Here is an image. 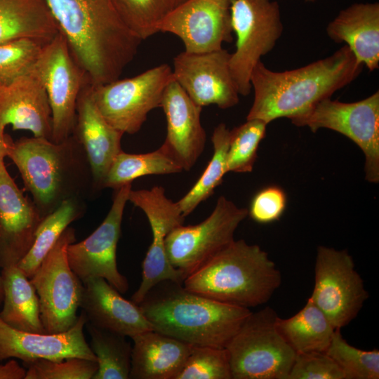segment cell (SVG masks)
<instances>
[{"instance_id": "cell-34", "label": "cell", "mask_w": 379, "mask_h": 379, "mask_svg": "<svg viewBox=\"0 0 379 379\" xmlns=\"http://www.w3.org/2000/svg\"><path fill=\"white\" fill-rule=\"evenodd\" d=\"M267 124L262 120L246 119L230 131L227 172L250 173L257 158L259 145L265 137Z\"/></svg>"}, {"instance_id": "cell-22", "label": "cell", "mask_w": 379, "mask_h": 379, "mask_svg": "<svg viewBox=\"0 0 379 379\" xmlns=\"http://www.w3.org/2000/svg\"><path fill=\"white\" fill-rule=\"evenodd\" d=\"M82 284L80 307L92 325L130 338L153 329L138 305L122 297L105 279L91 277Z\"/></svg>"}, {"instance_id": "cell-13", "label": "cell", "mask_w": 379, "mask_h": 379, "mask_svg": "<svg viewBox=\"0 0 379 379\" xmlns=\"http://www.w3.org/2000/svg\"><path fill=\"white\" fill-rule=\"evenodd\" d=\"M368 298L364 281L348 252L318 246L310 298L334 328L340 330L355 319Z\"/></svg>"}, {"instance_id": "cell-43", "label": "cell", "mask_w": 379, "mask_h": 379, "mask_svg": "<svg viewBox=\"0 0 379 379\" xmlns=\"http://www.w3.org/2000/svg\"><path fill=\"white\" fill-rule=\"evenodd\" d=\"M3 300H4V290H3L1 277L0 274V304L3 302Z\"/></svg>"}, {"instance_id": "cell-26", "label": "cell", "mask_w": 379, "mask_h": 379, "mask_svg": "<svg viewBox=\"0 0 379 379\" xmlns=\"http://www.w3.org/2000/svg\"><path fill=\"white\" fill-rule=\"evenodd\" d=\"M58 32L46 0H0V44L30 38L45 44Z\"/></svg>"}, {"instance_id": "cell-39", "label": "cell", "mask_w": 379, "mask_h": 379, "mask_svg": "<svg viewBox=\"0 0 379 379\" xmlns=\"http://www.w3.org/2000/svg\"><path fill=\"white\" fill-rule=\"evenodd\" d=\"M287 379H345L340 367L326 352L296 353Z\"/></svg>"}, {"instance_id": "cell-35", "label": "cell", "mask_w": 379, "mask_h": 379, "mask_svg": "<svg viewBox=\"0 0 379 379\" xmlns=\"http://www.w3.org/2000/svg\"><path fill=\"white\" fill-rule=\"evenodd\" d=\"M341 369L345 379H378L379 351L363 350L350 344L335 329L326 350Z\"/></svg>"}, {"instance_id": "cell-4", "label": "cell", "mask_w": 379, "mask_h": 379, "mask_svg": "<svg viewBox=\"0 0 379 379\" xmlns=\"http://www.w3.org/2000/svg\"><path fill=\"white\" fill-rule=\"evenodd\" d=\"M42 218L66 200H83L95 191L84 147L72 134L56 143L33 136L14 141L8 154Z\"/></svg>"}, {"instance_id": "cell-19", "label": "cell", "mask_w": 379, "mask_h": 379, "mask_svg": "<svg viewBox=\"0 0 379 379\" xmlns=\"http://www.w3.org/2000/svg\"><path fill=\"white\" fill-rule=\"evenodd\" d=\"M87 321L82 311L71 328L63 333L48 334L15 329L0 317V361L11 357L23 361L79 357L97 361L84 334Z\"/></svg>"}, {"instance_id": "cell-45", "label": "cell", "mask_w": 379, "mask_h": 379, "mask_svg": "<svg viewBox=\"0 0 379 379\" xmlns=\"http://www.w3.org/2000/svg\"><path fill=\"white\" fill-rule=\"evenodd\" d=\"M305 1H309V2H314L316 0H305Z\"/></svg>"}, {"instance_id": "cell-23", "label": "cell", "mask_w": 379, "mask_h": 379, "mask_svg": "<svg viewBox=\"0 0 379 379\" xmlns=\"http://www.w3.org/2000/svg\"><path fill=\"white\" fill-rule=\"evenodd\" d=\"M27 130L51 140L52 115L46 90L32 74L0 88V127Z\"/></svg>"}, {"instance_id": "cell-44", "label": "cell", "mask_w": 379, "mask_h": 379, "mask_svg": "<svg viewBox=\"0 0 379 379\" xmlns=\"http://www.w3.org/2000/svg\"><path fill=\"white\" fill-rule=\"evenodd\" d=\"M186 0H171L173 4V7L175 8V6H178L179 4L183 3Z\"/></svg>"}, {"instance_id": "cell-10", "label": "cell", "mask_w": 379, "mask_h": 379, "mask_svg": "<svg viewBox=\"0 0 379 379\" xmlns=\"http://www.w3.org/2000/svg\"><path fill=\"white\" fill-rule=\"evenodd\" d=\"M173 79L172 68L162 64L131 78L92 86V96L109 124L124 134H135L148 114L161 107L164 91Z\"/></svg>"}, {"instance_id": "cell-32", "label": "cell", "mask_w": 379, "mask_h": 379, "mask_svg": "<svg viewBox=\"0 0 379 379\" xmlns=\"http://www.w3.org/2000/svg\"><path fill=\"white\" fill-rule=\"evenodd\" d=\"M229 140L230 130L224 123L219 124L211 136L213 154L208 166L188 192L176 201L185 218L213 194L215 189L222 182L224 175L228 173L227 158Z\"/></svg>"}, {"instance_id": "cell-5", "label": "cell", "mask_w": 379, "mask_h": 379, "mask_svg": "<svg viewBox=\"0 0 379 379\" xmlns=\"http://www.w3.org/2000/svg\"><path fill=\"white\" fill-rule=\"evenodd\" d=\"M281 283V272L267 253L239 239L186 277L182 285L211 299L249 309L268 302Z\"/></svg>"}, {"instance_id": "cell-29", "label": "cell", "mask_w": 379, "mask_h": 379, "mask_svg": "<svg viewBox=\"0 0 379 379\" xmlns=\"http://www.w3.org/2000/svg\"><path fill=\"white\" fill-rule=\"evenodd\" d=\"M82 201L77 199L66 200L43 218L36 232L32 246L18 264L29 279L64 231L72 222L82 216L84 212Z\"/></svg>"}, {"instance_id": "cell-41", "label": "cell", "mask_w": 379, "mask_h": 379, "mask_svg": "<svg viewBox=\"0 0 379 379\" xmlns=\"http://www.w3.org/2000/svg\"><path fill=\"white\" fill-rule=\"evenodd\" d=\"M26 368L20 366L15 360L0 364V379H25Z\"/></svg>"}, {"instance_id": "cell-33", "label": "cell", "mask_w": 379, "mask_h": 379, "mask_svg": "<svg viewBox=\"0 0 379 379\" xmlns=\"http://www.w3.org/2000/svg\"><path fill=\"white\" fill-rule=\"evenodd\" d=\"M118 15L142 40L158 32V25L173 8L171 0H112Z\"/></svg>"}, {"instance_id": "cell-6", "label": "cell", "mask_w": 379, "mask_h": 379, "mask_svg": "<svg viewBox=\"0 0 379 379\" xmlns=\"http://www.w3.org/2000/svg\"><path fill=\"white\" fill-rule=\"evenodd\" d=\"M270 307L251 314L226 349L232 379H287L295 352L277 327Z\"/></svg>"}, {"instance_id": "cell-28", "label": "cell", "mask_w": 379, "mask_h": 379, "mask_svg": "<svg viewBox=\"0 0 379 379\" xmlns=\"http://www.w3.org/2000/svg\"><path fill=\"white\" fill-rule=\"evenodd\" d=\"M277 327L295 353L326 352L335 329L325 314L309 298L293 316L277 317Z\"/></svg>"}, {"instance_id": "cell-18", "label": "cell", "mask_w": 379, "mask_h": 379, "mask_svg": "<svg viewBox=\"0 0 379 379\" xmlns=\"http://www.w3.org/2000/svg\"><path fill=\"white\" fill-rule=\"evenodd\" d=\"M43 220L0 159V267L18 265L33 244Z\"/></svg>"}, {"instance_id": "cell-36", "label": "cell", "mask_w": 379, "mask_h": 379, "mask_svg": "<svg viewBox=\"0 0 379 379\" xmlns=\"http://www.w3.org/2000/svg\"><path fill=\"white\" fill-rule=\"evenodd\" d=\"M44 44L19 38L0 44V84L5 86L29 74Z\"/></svg>"}, {"instance_id": "cell-37", "label": "cell", "mask_w": 379, "mask_h": 379, "mask_svg": "<svg viewBox=\"0 0 379 379\" xmlns=\"http://www.w3.org/2000/svg\"><path fill=\"white\" fill-rule=\"evenodd\" d=\"M175 379H232L227 349L193 345Z\"/></svg>"}, {"instance_id": "cell-12", "label": "cell", "mask_w": 379, "mask_h": 379, "mask_svg": "<svg viewBox=\"0 0 379 379\" xmlns=\"http://www.w3.org/2000/svg\"><path fill=\"white\" fill-rule=\"evenodd\" d=\"M31 73L46 90L51 109V140L59 143L73 133L77 99L87 81L61 32L43 46Z\"/></svg>"}, {"instance_id": "cell-27", "label": "cell", "mask_w": 379, "mask_h": 379, "mask_svg": "<svg viewBox=\"0 0 379 379\" xmlns=\"http://www.w3.org/2000/svg\"><path fill=\"white\" fill-rule=\"evenodd\" d=\"M4 290L1 319L23 331L46 333L40 318L39 300L34 286L18 265L2 268Z\"/></svg>"}, {"instance_id": "cell-17", "label": "cell", "mask_w": 379, "mask_h": 379, "mask_svg": "<svg viewBox=\"0 0 379 379\" xmlns=\"http://www.w3.org/2000/svg\"><path fill=\"white\" fill-rule=\"evenodd\" d=\"M232 0H186L173 8L158 25V32L181 39L185 51L204 53L232 42Z\"/></svg>"}, {"instance_id": "cell-25", "label": "cell", "mask_w": 379, "mask_h": 379, "mask_svg": "<svg viewBox=\"0 0 379 379\" xmlns=\"http://www.w3.org/2000/svg\"><path fill=\"white\" fill-rule=\"evenodd\" d=\"M131 338V379H175L193 346L154 329Z\"/></svg>"}, {"instance_id": "cell-31", "label": "cell", "mask_w": 379, "mask_h": 379, "mask_svg": "<svg viewBox=\"0 0 379 379\" xmlns=\"http://www.w3.org/2000/svg\"><path fill=\"white\" fill-rule=\"evenodd\" d=\"M86 325L98 366L93 379H129L132 346L126 336L88 321Z\"/></svg>"}, {"instance_id": "cell-14", "label": "cell", "mask_w": 379, "mask_h": 379, "mask_svg": "<svg viewBox=\"0 0 379 379\" xmlns=\"http://www.w3.org/2000/svg\"><path fill=\"white\" fill-rule=\"evenodd\" d=\"M128 201L145 214L152 231V241L142 264V280L131 300L138 304L156 284L166 280L182 283L185 276L170 262L165 248L169 232L183 224L182 215L176 202L165 194L163 187L133 190Z\"/></svg>"}, {"instance_id": "cell-40", "label": "cell", "mask_w": 379, "mask_h": 379, "mask_svg": "<svg viewBox=\"0 0 379 379\" xmlns=\"http://www.w3.org/2000/svg\"><path fill=\"white\" fill-rule=\"evenodd\" d=\"M287 204L284 190L276 185H270L258 191L253 197L248 211L250 217L261 224L279 220Z\"/></svg>"}, {"instance_id": "cell-30", "label": "cell", "mask_w": 379, "mask_h": 379, "mask_svg": "<svg viewBox=\"0 0 379 379\" xmlns=\"http://www.w3.org/2000/svg\"><path fill=\"white\" fill-rule=\"evenodd\" d=\"M182 171V167L162 146L145 154H128L121 151L112 163L102 188L117 190L144 175H166Z\"/></svg>"}, {"instance_id": "cell-7", "label": "cell", "mask_w": 379, "mask_h": 379, "mask_svg": "<svg viewBox=\"0 0 379 379\" xmlns=\"http://www.w3.org/2000/svg\"><path fill=\"white\" fill-rule=\"evenodd\" d=\"M289 119L295 126H307L313 133L320 128H328L350 138L364 152L366 180L378 183V91L354 102H343L328 98Z\"/></svg>"}, {"instance_id": "cell-8", "label": "cell", "mask_w": 379, "mask_h": 379, "mask_svg": "<svg viewBox=\"0 0 379 379\" xmlns=\"http://www.w3.org/2000/svg\"><path fill=\"white\" fill-rule=\"evenodd\" d=\"M230 17L236 48L229 65L239 95L245 96L251 91L253 68L274 48L284 26L275 0H232Z\"/></svg>"}, {"instance_id": "cell-2", "label": "cell", "mask_w": 379, "mask_h": 379, "mask_svg": "<svg viewBox=\"0 0 379 379\" xmlns=\"http://www.w3.org/2000/svg\"><path fill=\"white\" fill-rule=\"evenodd\" d=\"M363 67L346 45L328 57L284 72L272 71L260 60L251 75L254 99L246 119L268 124L303 113L354 81Z\"/></svg>"}, {"instance_id": "cell-46", "label": "cell", "mask_w": 379, "mask_h": 379, "mask_svg": "<svg viewBox=\"0 0 379 379\" xmlns=\"http://www.w3.org/2000/svg\"><path fill=\"white\" fill-rule=\"evenodd\" d=\"M1 86H3V85L0 84V88H1Z\"/></svg>"}, {"instance_id": "cell-1", "label": "cell", "mask_w": 379, "mask_h": 379, "mask_svg": "<svg viewBox=\"0 0 379 379\" xmlns=\"http://www.w3.org/2000/svg\"><path fill=\"white\" fill-rule=\"evenodd\" d=\"M59 32L93 86L119 79L142 41L124 23L112 0H46Z\"/></svg>"}, {"instance_id": "cell-20", "label": "cell", "mask_w": 379, "mask_h": 379, "mask_svg": "<svg viewBox=\"0 0 379 379\" xmlns=\"http://www.w3.org/2000/svg\"><path fill=\"white\" fill-rule=\"evenodd\" d=\"M166 119V137L161 145L183 171H190L202 154L206 133L201 125L202 107L175 81L166 86L161 103Z\"/></svg>"}, {"instance_id": "cell-24", "label": "cell", "mask_w": 379, "mask_h": 379, "mask_svg": "<svg viewBox=\"0 0 379 379\" xmlns=\"http://www.w3.org/2000/svg\"><path fill=\"white\" fill-rule=\"evenodd\" d=\"M328 36L344 43L357 60L372 72L379 67V3H354L328 24Z\"/></svg>"}, {"instance_id": "cell-42", "label": "cell", "mask_w": 379, "mask_h": 379, "mask_svg": "<svg viewBox=\"0 0 379 379\" xmlns=\"http://www.w3.org/2000/svg\"><path fill=\"white\" fill-rule=\"evenodd\" d=\"M13 142L11 136L5 133V129L0 127V159L8 157Z\"/></svg>"}, {"instance_id": "cell-9", "label": "cell", "mask_w": 379, "mask_h": 379, "mask_svg": "<svg viewBox=\"0 0 379 379\" xmlns=\"http://www.w3.org/2000/svg\"><path fill=\"white\" fill-rule=\"evenodd\" d=\"M75 241V230L68 227L29 279L39 297L40 318L48 334L67 331L78 318L83 284L67 256V246Z\"/></svg>"}, {"instance_id": "cell-16", "label": "cell", "mask_w": 379, "mask_h": 379, "mask_svg": "<svg viewBox=\"0 0 379 379\" xmlns=\"http://www.w3.org/2000/svg\"><path fill=\"white\" fill-rule=\"evenodd\" d=\"M230 57L223 48L204 53L184 51L173 58V78L200 107H232L238 104L239 93L231 74Z\"/></svg>"}, {"instance_id": "cell-15", "label": "cell", "mask_w": 379, "mask_h": 379, "mask_svg": "<svg viewBox=\"0 0 379 379\" xmlns=\"http://www.w3.org/2000/svg\"><path fill=\"white\" fill-rule=\"evenodd\" d=\"M131 188L128 183L117 189L112 206L99 227L83 241L67 246L69 265L82 282L91 277H102L121 293L128 291V280L117 267V248Z\"/></svg>"}, {"instance_id": "cell-3", "label": "cell", "mask_w": 379, "mask_h": 379, "mask_svg": "<svg viewBox=\"0 0 379 379\" xmlns=\"http://www.w3.org/2000/svg\"><path fill=\"white\" fill-rule=\"evenodd\" d=\"M154 330L192 345L226 348L251 311L166 280L138 304Z\"/></svg>"}, {"instance_id": "cell-21", "label": "cell", "mask_w": 379, "mask_h": 379, "mask_svg": "<svg viewBox=\"0 0 379 379\" xmlns=\"http://www.w3.org/2000/svg\"><path fill=\"white\" fill-rule=\"evenodd\" d=\"M84 149L89 161L95 190H101L109 168L121 151V131L101 114L92 96V86H83L77 102L72 133Z\"/></svg>"}, {"instance_id": "cell-38", "label": "cell", "mask_w": 379, "mask_h": 379, "mask_svg": "<svg viewBox=\"0 0 379 379\" xmlns=\"http://www.w3.org/2000/svg\"><path fill=\"white\" fill-rule=\"evenodd\" d=\"M23 364L27 371L25 379H92L98 367L96 361L79 357L39 359Z\"/></svg>"}, {"instance_id": "cell-11", "label": "cell", "mask_w": 379, "mask_h": 379, "mask_svg": "<svg viewBox=\"0 0 379 379\" xmlns=\"http://www.w3.org/2000/svg\"><path fill=\"white\" fill-rule=\"evenodd\" d=\"M248 215L247 208L220 196L204 220L196 225L182 224L167 235L165 248L171 264L185 279L234 240L237 228Z\"/></svg>"}]
</instances>
